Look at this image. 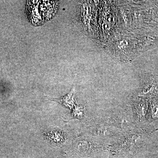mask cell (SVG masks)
Masks as SVG:
<instances>
[{"instance_id": "cell-1", "label": "cell", "mask_w": 158, "mask_h": 158, "mask_svg": "<svg viewBox=\"0 0 158 158\" xmlns=\"http://www.w3.org/2000/svg\"><path fill=\"white\" fill-rule=\"evenodd\" d=\"M56 4L53 1H29L27 9L30 21L40 25L49 19L56 13Z\"/></svg>"}, {"instance_id": "cell-2", "label": "cell", "mask_w": 158, "mask_h": 158, "mask_svg": "<svg viewBox=\"0 0 158 158\" xmlns=\"http://www.w3.org/2000/svg\"><path fill=\"white\" fill-rule=\"evenodd\" d=\"M119 136L116 143L109 147V150L113 156L127 157L133 155L138 149L137 142L139 137L134 132L129 131Z\"/></svg>"}, {"instance_id": "cell-3", "label": "cell", "mask_w": 158, "mask_h": 158, "mask_svg": "<svg viewBox=\"0 0 158 158\" xmlns=\"http://www.w3.org/2000/svg\"><path fill=\"white\" fill-rule=\"evenodd\" d=\"M104 149H105V146L102 144L91 140L79 141L77 142L75 147L76 152L83 156L92 155Z\"/></svg>"}, {"instance_id": "cell-4", "label": "cell", "mask_w": 158, "mask_h": 158, "mask_svg": "<svg viewBox=\"0 0 158 158\" xmlns=\"http://www.w3.org/2000/svg\"><path fill=\"white\" fill-rule=\"evenodd\" d=\"M51 100L62 103L66 107H68L70 109H74L76 107L74 100V90L73 89L69 94L66 95L61 98L56 99L51 98Z\"/></svg>"}, {"instance_id": "cell-5", "label": "cell", "mask_w": 158, "mask_h": 158, "mask_svg": "<svg viewBox=\"0 0 158 158\" xmlns=\"http://www.w3.org/2000/svg\"><path fill=\"white\" fill-rule=\"evenodd\" d=\"M84 107L76 106L73 109V115L74 117H76V118H81L84 115Z\"/></svg>"}]
</instances>
